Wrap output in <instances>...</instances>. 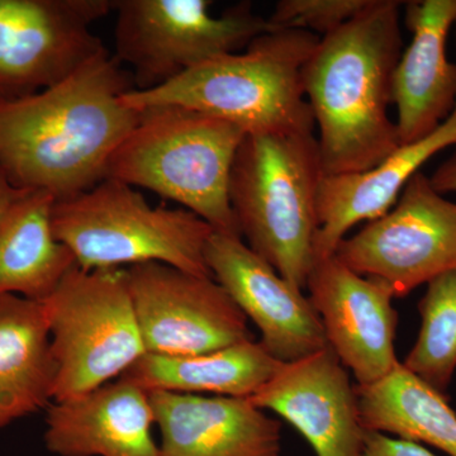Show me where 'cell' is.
<instances>
[{"instance_id":"11","label":"cell","mask_w":456,"mask_h":456,"mask_svg":"<svg viewBox=\"0 0 456 456\" xmlns=\"http://www.w3.org/2000/svg\"><path fill=\"white\" fill-rule=\"evenodd\" d=\"M126 269L146 354L198 355L253 340L248 317L213 277L161 263Z\"/></svg>"},{"instance_id":"4","label":"cell","mask_w":456,"mask_h":456,"mask_svg":"<svg viewBox=\"0 0 456 456\" xmlns=\"http://www.w3.org/2000/svg\"><path fill=\"white\" fill-rule=\"evenodd\" d=\"M323 176L314 132L246 134L231 169L228 197L246 245L302 290L314 263Z\"/></svg>"},{"instance_id":"3","label":"cell","mask_w":456,"mask_h":456,"mask_svg":"<svg viewBox=\"0 0 456 456\" xmlns=\"http://www.w3.org/2000/svg\"><path fill=\"white\" fill-rule=\"evenodd\" d=\"M320 38L301 29H272L244 53L209 60L175 79L123 95L136 110L182 107L235 125L246 134H308L314 118L303 70Z\"/></svg>"},{"instance_id":"2","label":"cell","mask_w":456,"mask_h":456,"mask_svg":"<svg viewBox=\"0 0 456 456\" xmlns=\"http://www.w3.org/2000/svg\"><path fill=\"white\" fill-rule=\"evenodd\" d=\"M373 0L358 17L321 37L303 70L325 175L371 169L401 146L389 117L402 55L401 5Z\"/></svg>"},{"instance_id":"5","label":"cell","mask_w":456,"mask_h":456,"mask_svg":"<svg viewBox=\"0 0 456 456\" xmlns=\"http://www.w3.org/2000/svg\"><path fill=\"white\" fill-rule=\"evenodd\" d=\"M140 112L139 122L110 158L107 178L155 191L193 212L215 232L241 237L228 185L245 132L187 108Z\"/></svg>"},{"instance_id":"10","label":"cell","mask_w":456,"mask_h":456,"mask_svg":"<svg viewBox=\"0 0 456 456\" xmlns=\"http://www.w3.org/2000/svg\"><path fill=\"white\" fill-rule=\"evenodd\" d=\"M114 0H0V107L61 83L106 51L92 32Z\"/></svg>"},{"instance_id":"25","label":"cell","mask_w":456,"mask_h":456,"mask_svg":"<svg viewBox=\"0 0 456 456\" xmlns=\"http://www.w3.org/2000/svg\"><path fill=\"white\" fill-rule=\"evenodd\" d=\"M360 456H437L422 444L378 431L365 432Z\"/></svg>"},{"instance_id":"17","label":"cell","mask_w":456,"mask_h":456,"mask_svg":"<svg viewBox=\"0 0 456 456\" xmlns=\"http://www.w3.org/2000/svg\"><path fill=\"white\" fill-rule=\"evenodd\" d=\"M150 393L118 378L47 407L45 445L57 456H160Z\"/></svg>"},{"instance_id":"24","label":"cell","mask_w":456,"mask_h":456,"mask_svg":"<svg viewBox=\"0 0 456 456\" xmlns=\"http://www.w3.org/2000/svg\"><path fill=\"white\" fill-rule=\"evenodd\" d=\"M373 0H281L268 18L273 29H301L325 37L362 14Z\"/></svg>"},{"instance_id":"23","label":"cell","mask_w":456,"mask_h":456,"mask_svg":"<svg viewBox=\"0 0 456 456\" xmlns=\"http://www.w3.org/2000/svg\"><path fill=\"white\" fill-rule=\"evenodd\" d=\"M426 285L419 303L421 329L402 365L446 395L456 371V270Z\"/></svg>"},{"instance_id":"26","label":"cell","mask_w":456,"mask_h":456,"mask_svg":"<svg viewBox=\"0 0 456 456\" xmlns=\"http://www.w3.org/2000/svg\"><path fill=\"white\" fill-rule=\"evenodd\" d=\"M431 184L440 194L456 193V147L430 176Z\"/></svg>"},{"instance_id":"28","label":"cell","mask_w":456,"mask_h":456,"mask_svg":"<svg viewBox=\"0 0 456 456\" xmlns=\"http://www.w3.org/2000/svg\"><path fill=\"white\" fill-rule=\"evenodd\" d=\"M454 28H455V50H456V25H455ZM455 64H456V62H455Z\"/></svg>"},{"instance_id":"22","label":"cell","mask_w":456,"mask_h":456,"mask_svg":"<svg viewBox=\"0 0 456 456\" xmlns=\"http://www.w3.org/2000/svg\"><path fill=\"white\" fill-rule=\"evenodd\" d=\"M360 419L367 431L426 444L456 456V412L441 395L399 362L391 373L356 386Z\"/></svg>"},{"instance_id":"14","label":"cell","mask_w":456,"mask_h":456,"mask_svg":"<svg viewBox=\"0 0 456 456\" xmlns=\"http://www.w3.org/2000/svg\"><path fill=\"white\" fill-rule=\"evenodd\" d=\"M248 399L289 422L317 456L362 454L367 430L360 419L356 387L329 345L283 362Z\"/></svg>"},{"instance_id":"9","label":"cell","mask_w":456,"mask_h":456,"mask_svg":"<svg viewBox=\"0 0 456 456\" xmlns=\"http://www.w3.org/2000/svg\"><path fill=\"white\" fill-rule=\"evenodd\" d=\"M335 256L356 274L388 284L395 298L456 270V202L422 171L382 217L344 239Z\"/></svg>"},{"instance_id":"12","label":"cell","mask_w":456,"mask_h":456,"mask_svg":"<svg viewBox=\"0 0 456 456\" xmlns=\"http://www.w3.org/2000/svg\"><path fill=\"white\" fill-rule=\"evenodd\" d=\"M305 288L327 345L353 371L358 386L391 373L399 362L395 349L398 314L388 284L356 274L334 255L314 261Z\"/></svg>"},{"instance_id":"8","label":"cell","mask_w":456,"mask_h":456,"mask_svg":"<svg viewBox=\"0 0 456 456\" xmlns=\"http://www.w3.org/2000/svg\"><path fill=\"white\" fill-rule=\"evenodd\" d=\"M209 0H114V57L132 68L134 89L149 90L191 69L248 49L269 20L250 3L209 12Z\"/></svg>"},{"instance_id":"15","label":"cell","mask_w":456,"mask_h":456,"mask_svg":"<svg viewBox=\"0 0 456 456\" xmlns=\"http://www.w3.org/2000/svg\"><path fill=\"white\" fill-rule=\"evenodd\" d=\"M403 5L412 38L392 80L401 146L428 136L456 106V64L446 53L449 33L456 25V0H412Z\"/></svg>"},{"instance_id":"6","label":"cell","mask_w":456,"mask_h":456,"mask_svg":"<svg viewBox=\"0 0 456 456\" xmlns=\"http://www.w3.org/2000/svg\"><path fill=\"white\" fill-rule=\"evenodd\" d=\"M53 226L82 269L161 263L212 277L206 248L213 228L188 209L150 206L118 180L107 178L79 196L56 200Z\"/></svg>"},{"instance_id":"19","label":"cell","mask_w":456,"mask_h":456,"mask_svg":"<svg viewBox=\"0 0 456 456\" xmlns=\"http://www.w3.org/2000/svg\"><path fill=\"white\" fill-rule=\"evenodd\" d=\"M55 203L49 191L25 189L0 213V296L44 302L77 265L53 232Z\"/></svg>"},{"instance_id":"1","label":"cell","mask_w":456,"mask_h":456,"mask_svg":"<svg viewBox=\"0 0 456 456\" xmlns=\"http://www.w3.org/2000/svg\"><path fill=\"white\" fill-rule=\"evenodd\" d=\"M132 75L108 51L61 83L0 107V171L13 187L69 200L107 179L140 119L125 103Z\"/></svg>"},{"instance_id":"20","label":"cell","mask_w":456,"mask_h":456,"mask_svg":"<svg viewBox=\"0 0 456 456\" xmlns=\"http://www.w3.org/2000/svg\"><path fill=\"white\" fill-rule=\"evenodd\" d=\"M56 362L42 303L0 296V428L53 402Z\"/></svg>"},{"instance_id":"21","label":"cell","mask_w":456,"mask_h":456,"mask_svg":"<svg viewBox=\"0 0 456 456\" xmlns=\"http://www.w3.org/2000/svg\"><path fill=\"white\" fill-rule=\"evenodd\" d=\"M281 364L250 340L198 355L145 354L119 378L149 393L250 398Z\"/></svg>"},{"instance_id":"13","label":"cell","mask_w":456,"mask_h":456,"mask_svg":"<svg viewBox=\"0 0 456 456\" xmlns=\"http://www.w3.org/2000/svg\"><path fill=\"white\" fill-rule=\"evenodd\" d=\"M206 261L213 279L257 327L261 346L273 358L292 362L325 349V331L310 298L241 237L213 232Z\"/></svg>"},{"instance_id":"27","label":"cell","mask_w":456,"mask_h":456,"mask_svg":"<svg viewBox=\"0 0 456 456\" xmlns=\"http://www.w3.org/2000/svg\"><path fill=\"white\" fill-rule=\"evenodd\" d=\"M23 191H25V189L13 187V185L5 179V176L3 175L2 171H0V213L4 211L5 207H7L12 200H16Z\"/></svg>"},{"instance_id":"18","label":"cell","mask_w":456,"mask_h":456,"mask_svg":"<svg viewBox=\"0 0 456 456\" xmlns=\"http://www.w3.org/2000/svg\"><path fill=\"white\" fill-rule=\"evenodd\" d=\"M452 146L456 147V106L449 118L428 136L399 146L377 167L360 173L323 176L318 191L314 261L334 256L345 235L360 222L386 215L421 167Z\"/></svg>"},{"instance_id":"16","label":"cell","mask_w":456,"mask_h":456,"mask_svg":"<svg viewBox=\"0 0 456 456\" xmlns=\"http://www.w3.org/2000/svg\"><path fill=\"white\" fill-rule=\"evenodd\" d=\"M160 456H281V425L248 398L151 392Z\"/></svg>"},{"instance_id":"7","label":"cell","mask_w":456,"mask_h":456,"mask_svg":"<svg viewBox=\"0 0 456 456\" xmlns=\"http://www.w3.org/2000/svg\"><path fill=\"white\" fill-rule=\"evenodd\" d=\"M41 303L56 362L53 402L118 379L146 354L126 268L77 265Z\"/></svg>"}]
</instances>
